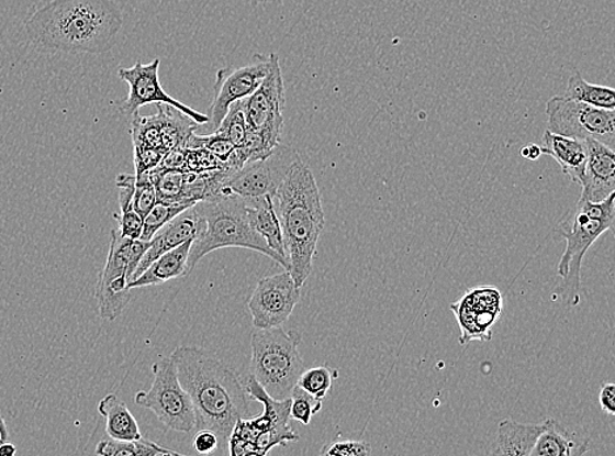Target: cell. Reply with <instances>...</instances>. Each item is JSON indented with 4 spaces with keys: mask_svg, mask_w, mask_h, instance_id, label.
Returning a JSON list of instances; mask_svg holds the SVG:
<instances>
[{
    "mask_svg": "<svg viewBox=\"0 0 615 456\" xmlns=\"http://www.w3.org/2000/svg\"><path fill=\"white\" fill-rule=\"evenodd\" d=\"M550 420L543 424H518L515 420L505 419L500 422L496 438L493 441L491 455L527 456L536 446Z\"/></svg>",
    "mask_w": 615,
    "mask_h": 456,
    "instance_id": "19",
    "label": "cell"
},
{
    "mask_svg": "<svg viewBox=\"0 0 615 456\" xmlns=\"http://www.w3.org/2000/svg\"><path fill=\"white\" fill-rule=\"evenodd\" d=\"M277 208L295 285L305 286L316 256L317 241L326 225L320 187L302 159L295 163L276 193Z\"/></svg>",
    "mask_w": 615,
    "mask_h": 456,
    "instance_id": "3",
    "label": "cell"
},
{
    "mask_svg": "<svg viewBox=\"0 0 615 456\" xmlns=\"http://www.w3.org/2000/svg\"><path fill=\"white\" fill-rule=\"evenodd\" d=\"M99 413L105 420V432L118 441H137L142 438L138 422L118 394L105 396L99 402Z\"/></svg>",
    "mask_w": 615,
    "mask_h": 456,
    "instance_id": "24",
    "label": "cell"
},
{
    "mask_svg": "<svg viewBox=\"0 0 615 456\" xmlns=\"http://www.w3.org/2000/svg\"><path fill=\"white\" fill-rule=\"evenodd\" d=\"M160 115L161 147L166 152L186 149L198 123L170 104H157Z\"/></svg>",
    "mask_w": 615,
    "mask_h": 456,
    "instance_id": "25",
    "label": "cell"
},
{
    "mask_svg": "<svg viewBox=\"0 0 615 456\" xmlns=\"http://www.w3.org/2000/svg\"><path fill=\"white\" fill-rule=\"evenodd\" d=\"M300 299L301 288L288 270L261 278L248 301L254 327L272 329L286 324Z\"/></svg>",
    "mask_w": 615,
    "mask_h": 456,
    "instance_id": "14",
    "label": "cell"
},
{
    "mask_svg": "<svg viewBox=\"0 0 615 456\" xmlns=\"http://www.w3.org/2000/svg\"><path fill=\"white\" fill-rule=\"evenodd\" d=\"M586 160L581 177V199L592 203L603 201L615 192V154L611 146L597 140H584Z\"/></svg>",
    "mask_w": 615,
    "mask_h": 456,
    "instance_id": "18",
    "label": "cell"
},
{
    "mask_svg": "<svg viewBox=\"0 0 615 456\" xmlns=\"http://www.w3.org/2000/svg\"><path fill=\"white\" fill-rule=\"evenodd\" d=\"M182 388L195 412V431L211 429L220 438V452L227 448L236 421L249 414V396L234 368L193 346H180L171 354Z\"/></svg>",
    "mask_w": 615,
    "mask_h": 456,
    "instance_id": "2",
    "label": "cell"
},
{
    "mask_svg": "<svg viewBox=\"0 0 615 456\" xmlns=\"http://www.w3.org/2000/svg\"><path fill=\"white\" fill-rule=\"evenodd\" d=\"M249 2L255 4H267L269 2H272V0H249Z\"/></svg>",
    "mask_w": 615,
    "mask_h": 456,
    "instance_id": "44",
    "label": "cell"
},
{
    "mask_svg": "<svg viewBox=\"0 0 615 456\" xmlns=\"http://www.w3.org/2000/svg\"><path fill=\"white\" fill-rule=\"evenodd\" d=\"M339 377L336 370L329 368L328 366H320L313 368H306L305 371L301 374L297 386H300L302 390H305L310 394L315 396L317 399L326 398L331 387H333L334 379Z\"/></svg>",
    "mask_w": 615,
    "mask_h": 456,
    "instance_id": "30",
    "label": "cell"
},
{
    "mask_svg": "<svg viewBox=\"0 0 615 456\" xmlns=\"http://www.w3.org/2000/svg\"><path fill=\"white\" fill-rule=\"evenodd\" d=\"M214 133L230 141L236 149H239L245 144L247 136L245 100H238V102L230 105L226 116L223 118L219 130Z\"/></svg>",
    "mask_w": 615,
    "mask_h": 456,
    "instance_id": "29",
    "label": "cell"
},
{
    "mask_svg": "<svg viewBox=\"0 0 615 456\" xmlns=\"http://www.w3.org/2000/svg\"><path fill=\"white\" fill-rule=\"evenodd\" d=\"M246 204L254 230L266 241L270 251H273L279 254L281 258L288 260L286 244H283L281 221L279 214H277L275 198L268 196L258 199H249L246 200Z\"/></svg>",
    "mask_w": 615,
    "mask_h": 456,
    "instance_id": "21",
    "label": "cell"
},
{
    "mask_svg": "<svg viewBox=\"0 0 615 456\" xmlns=\"http://www.w3.org/2000/svg\"><path fill=\"white\" fill-rule=\"evenodd\" d=\"M147 174L157 191L158 201L176 203V201L187 200L185 199V171L153 169Z\"/></svg>",
    "mask_w": 615,
    "mask_h": 456,
    "instance_id": "27",
    "label": "cell"
},
{
    "mask_svg": "<svg viewBox=\"0 0 615 456\" xmlns=\"http://www.w3.org/2000/svg\"><path fill=\"white\" fill-rule=\"evenodd\" d=\"M590 440L550 420L549 426L539 435L532 456H580L590 452Z\"/></svg>",
    "mask_w": 615,
    "mask_h": 456,
    "instance_id": "23",
    "label": "cell"
},
{
    "mask_svg": "<svg viewBox=\"0 0 615 456\" xmlns=\"http://www.w3.org/2000/svg\"><path fill=\"white\" fill-rule=\"evenodd\" d=\"M519 156L524 157L525 159L537 160L540 156H543V152H540L539 145L532 144L529 146L523 147V149L519 151Z\"/></svg>",
    "mask_w": 615,
    "mask_h": 456,
    "instance_id": "41",
    "label": "cell"
},
{
    "mask_svg": "<svg viewBox=\"0 0 615 456\" xmlns=\"http://www.w3.org/2000/svg\"><path fill=\"white\" fill-rule=\"evenodd\" d=\"M461 327V344L472 340L491 341L492 327L502 316L503 298L496 287H476L451 304Z\"/></svg>",
    "mask_w": 615,
    "mask_h": 456,
    "instance_id": "16",
    "label": "cell"
},
{
    "mask_svg": "<svg viewBox=\"0 0 615 456\" xmlns=\"http://www.w3.org/2000/svg\"><path fill=\"white\" fill-rule=\"evenodd\" d=\"M302 334L281 326L256 329L251 335L249 375L276 400L289 399L301 374L306 370L299 347Z\"/></svg>",
    "mask_w": 615,
    "mask_h": 456,
    "instance_id": "6",
    "label": "cell"
},
{
    "mask_svg": "<svg viewBox=\"0 0 615 456\" xmlns=\"http://www.w3.org/2000/svg\"><path fill=\"white\" fill-rule=\"evenodd\" d=\"M194 451L201 455L220 452V438L211 429H199L193 438Z\"/></svg>",
    "mask_w": 615,
    "mask_h": 456,
    "instance_id": "39",
    "label": "cell"
},
{
    "mask_svg": "<svg viewBox=\"0 0 615 456\" xmlns=\"http://www.w3.org/2000/svg\"><path fill=\"white\" fill-rule=\"evenodd\" d=\"M246 391L249 399L259 401L264 412L256 419H239L233 427L227 442L228 453L232 456L256 455L255 440L261 433L269 432L273 435L279 446L288 442L300 440L299 433L290 427V404L292 400H276L270 398L259 381L253 377L247 378Z\"/></svg>",
    "mask_w": 615,
    "mask_h": 456,
    "instance_id": "8",
    "label": "cell"
},
{
    "mask_svg": "<svg viewBox=\"0 0 615 456\" xmlns=\"http://www.w3.org/2000/svg\"><path fill=\"white\" fill-rule=\"evenodd\" d=\"M0 444H2V440H0Z\"/></svg>",
    "mask_w": 615,
    "mask_h": 456,
    "instance_id": "45",
    "label": "cell"
},
{
    "mask_svg": "<svg viewBox=\"0 0 615 456\" xmlns=\"http://www.w3.org/2000/svg\"><path fill=\"white\" fill-rule=\"evenodd\" d=\"M134 146V167L135 177L152 171L160 164L166 152L159 147H153L144 144H133Z\"/></svg>",
    "mask_w": 615,
    "mask_h": 456,
    "instance_id": "35",
    "label": "cell"
},
{
    "mask_svg": "<svg viewBox=\"0 0 615 456\" xmlns=\"http://www.w3.org/2000/svg\"><path fill=\"white\" fill-rule=\"evenodd\" d=\"M321 454L329 456H368L371 454V446L368 442L337 438L324 446Z\"/></svg>",
    "mask_w": 615,
    "mask_h": 456,
    "instance_id": "36",
    "label": "cell"
},
{
    "mask_svg": "<svg viewBox=\"0 0 615 456\" xmlns=\"http://www.w3.org/2000/svg\"><path fill=\"white\" fill-rule=\"evenodd\" d=\"M150 390L135 393V404L148 409L167 429L175 432L195 431V412L191 398L182 388L175 362L161 358L153 366Z\"/></svg>",
    "mask_w": 615,
    "mask_h": 456,
    "instance_id": "9",
    "label": "cell"
},
{
    "mask_svg": "<svg viewBox=\"0 0 615 456\" xmlns=\"http://www.w3.org/2000/svg\"><path fill=\"white\" fill-rule=\"evenodd\" d=\"M9 438V429H7L5 421L2 418V414H0V440H2V442H7Z\"/></svg>",
    "mask_w": 615,
    "mask_h": 456,
    "instance_id": "43",
    "label": "cell"
},
{
    "mask_svg": "<svg viewBox=\"0 0 615 456\" xmlns=\"http://www.w3.org/2000/svg\"><path fill=\"white\" fill-rule=\"evenodd\" d=\"M148 246L150 241L125 238L119 231L111 232L110 253L94 293L100 319L118 320L131 303L130 283Z\"/></svg>",
    "mask_w": 615,
    "mask_h": 456,
    "instance_id": "7",
    "label": "cell"
},
{
    "mask_svg": "<svg viewBox=\"0 0 615 456\" xmlns=\"http://www.w3.org/2000/svg\"><path fill=\"white\" fill-rule=\"evenodd\" d=\"M272 53L269 56L256 55L254 62L243 67H226L217 73L214 85V99L209 109L208 122L198 124L194 132L205 131V134L214 133L226 116L230 105L245 100L261 85L266 78Z\"/></svg>",
    "mask_w": 615,
    "mask_h": 456,
    "instance_id": "12",
    "label": "cell"
},
{
    "mask_svg": "<svg viewBox=\"0 0 615 456\" xmlns=\"http://www.w3.org/2000/svg\"><path fill=\"white\" fill-rule=\"evenodd\" d=\"M198 207L205 219V230L193 240L189 251L187 277L209 253L226 247L258 252L289 271L288 260L270 251L266 241L254 230L245 199L232 193L217 199L198 201Z\"/></svg>",
    "mask_w": 615,
    "mask_h": 456,
    "instance_id": "4",
    "label": "cell"
},
{
    "mask_svg": "<svg viewBox=\"0 0 615 456\" xmlns=\"http://www.w3.org/2000/svg\"><path fill=\"white\" fill-rule=\"evenodd\" d=\"M204 230L205 219L202 216L198 203L168 221L154 234L150 246L135 268L132 280L137 279L161 254L175 249V247L187 243L189 240L198 238Z\"/></svg>",
    "mask_w": 615,
    "mask_h": 456,
    "instance_id": "17",
    "label": "cell"
},
{
    "mask_svg": "<svg viewBox=\"0 0 615 456\" xmlns=\"http://www.w3.org/2000/svg\"><path fill=\"white\" fill-rule=\"evenodd\" d=\"M159 67L160 59L155 58L152 63H135L134 66L127 67V69L119 70V77L130 86L127 98L119 107L120 112L124 113L127 118H132L138 115L139 109L144 105L164 103L170 104L186 113L193 122L205 124L208 115L194 111L191 107L182 104L178 99L168 96L160 85Z\"/></svg>",
    "mask_w": 615,
    "mask_h": 456,
    "instance_id": "13",
    "label": "cell"
},
{
    "mask_svg": "<svg viewBox=\"0 0 615 456\" xmlns=\"http://www.w3.org/2000/svg\"><path fill=\"white\" fill-rule=\"evenodd\" d=\"M223 163L214 156L213 153L204 149V147H194V149H186L185 171L205 173L222 170Z\"/></svg>",
    "mask_w": 615,
    "mask_h": 456,
    "instance_id": "34",
    "label": "cell"
},
{
    "mask_svg": "<svg viewBox=\"0 0 615 456\" xmlns=\"http://www.w3.org/2000/svg\"><path fill=\"white\" fill-rule=\"evenodd\" d=\"M615 192L603 201L592 203L581 199L574 210L558 226L567 246L559 260L558 275L564 280L567 301L578 305L580 299L581 264L592 245L607 231H614Z\"/></svg>",
    "mask_w": 615,
    "mask_h": 456,
    "instance_id": "5",
    "label": "cell"
},
{
    "mask_svg": "<svg viewBox=\"0 0 615 456\" xmlns=\"http://www.w3.org/2000/svg\"><path fill=\"white\" fill-rule=\"evenodd\" d=\"M192 243L193 240H189L175 249L161 254L137 279L131 281V290L132 288L159 286L168 280L187 277V264Z\"/></svg>",
    "mask_w": 615,
    "mask_h": 456,
    "instance_id": "22",
    "label": "cell"
},
{
    "mask_svg": "<svg viewBox=\"0 0 615 456\" xmlns=\"http://www.w3.org/2000/svg\"><path fill=\"white\" fill-rule=\"evenodd\" d=\"M283 107H286V85H283L279 56L272 53V63L266 78L262 79L258 90L245 99L247 129L266 133L280 143Z\"/></svg>",
    "mask_w": 615,
    "mask_h": 456,
    "instance_id": "15",
    "label": "cell"
},
{
    "mask_svg": "<svg viewBox=\"0 0 615 456\" xmlns=\"http://www.w3.org/2000/svg\"><path fill=\"white\" fill-rule=\"evenodd\" d=\"M290 400H292V404H290V418L300 421L301 424L305 426L310 424L311 419H313L315 414L321 412L323 407L322 399H317L315 396L302 390L300 386L293 388Z\"/></svg>",
    "mask_w": 615,
    "mask_h": 456,
    "instance_id": "32",
    "label": "cell"
},
{
    "mask_svg": "<svg viewBox=\"0 0 615 456\" xmlns=\"http://www.w3.org/2000/svg\"><path fill=\"white\" fill-rule=\"evenodd\" d=\"M157 191H155L154 183L152 179L148 178V174H142V176L135 177L133 197L134 211L137 212L142 219H145L147 213L153 210V207L157 204Z\"/></svg>",
    "mask_w": 615,
    "mask_h": 456,
    "instance_id": "33",
    "label": "cell"
},
{
    "mask_svg": "<svg viewBox=\"0 0 615 456\" xmlns=\"http://www.w3.org/2000/svg\"><path fill=\"white\" fill-rule=\"evenodd\" d=\"M566 98L577 102L597 107L603 110H615V91L612 87L588 82L580 73H573L567 84Z\"/></svg>",
    "mask_w": 615,
    "mask_h": 456,
    "instance_id": "26",
    "label": "cell"
},
{
    "mask_svg": "<svg viewBox=\"0 0 615 456\" xmlns=\"http://www.w3.org/2000/svg\"><path fill=\"white\" fill-rule=\"evenodd\" d=\"M546 116L547 131L571 138L597 140L614 149V110L597 109L563 96L546 103Z\"/></svg>",
    "mask_w": 615,
    "mask_h": 456,
    "instance_id": "10",
    "label": "cell"
},
{
    "mask_svg": "<svg viewBox=\"0 0 615 456\" xmlns=\"http://www.w3.org/2000/svg\"><path fill=\"white\" fill-rule=\"evenodd\" d=\"M16 453V446L10 444L9 441L2 442V444H0V456H13Z\"/></svg>",
    "mask_w": 615,
    "mask_h": 456,
    "instance_id": "42",
    "label": "cell"
},
{
    "mask_svg": "<svg viewBox=\"0 0 615 456\" xmlns=\"http://www.w3.org/2000/svg\"><path fill=\"white\" fill-rule=\"evenodd\" d=\"M301 159L292 146L279 144L268 157L254 160L235 173L225 189V196H238L243 199L273 197L279 191L290 167Z\"/></svg>",
    "mask_w": 615,
    "mask_h": 456,
    "instance_id": "11",
    "label": "cell"
},
{
    "mask_svg": "<svg viewBox=\"0 0 615 456\" xmlns=\"http://www.w3.org/2000/svg\"><path fill=\"white\" fill-rule=\"evenodd\" d=\"M114 219L119 221V232L121 236L131 240H141L142 231H144V219L134 211L133 205L121 210L120 214H114Z\"/></svg>",
    "mask_w": 615,
    "mask_h": 456,
    "instance_id": "37",
    "label": "cell"
},
{
    "mask_svg": "<svg viewBox=\"0 0 615 456\" xmlns=\"http://www.w3.org/2000/svg\"><path fill=\"white\" fill-rule=\"evenodd\" d=\"M194 204L195 201L193 200H181L176 201V203H161V201H157V204L153 207V210L144 219V231H142L141 240L150 241L154 234L161 226L166 225L168 221H171Z\"/></svg>",
    "mask_w": 615,
    "mask_h": 456,
    "instance_id": "28",
    "label": "cell"
},
{
    "mask_svg": "<svg viewBox=\"0 0 615 456\" xmlns=\"http://www.w3.org/2000/svg\"><path fill=\"white\" fill-rule=\"evenodd\" d=\"M131 136L133 144H144L164 149L161 147L159 112L154 116H133Z\"/></svg>",
    "mask_w": 615,
    "mask_h": 456,
    "instance_id": "31",
    "label": "cell"
},
{
    "mask_svg": "<svg viewBox=\"0 0 615 456\" xmlns=\"http://www.w3.org/2000/svg\"><path fill=\"white\" fill-rule=\"evenodd\" d=\"M544 143L540 152L556 159L572 183L580 185L586 160L584 140L566 137L546 130Z\"/></svg>",
    "mask_w": 615,
    "mask_h": 456,
    "instance_id": "20",
    "label": "cell"
},
{
    "mask_svg": "<svg viewBox=\"0 0 615 456\" xmlns=\"http://www.w3.org/2000/svg\"><path fill=\"white\" fill-rule=\"evenodd\" d=\"M599 401L605 414H615V386L613 383H605L601 387Z\"/></svg>",
    "mask_w": 615,
    "mask_h": 456,
    "instance_id": "40",
    "label": "cell"
},
{
    "mask_svg": "<svg viewBox=\"0 0 615 456\" xmlns=\"http://www.w3.org/2000/svg\"><path fill=\"white\" fill-rule=\"evenodd\" d=\"M93 453L101 456H137V444L135 441L113 440L108 435L98 442Z\"/></svg>",
    "mask_w": 615,
    "mask_h": 456,
    "instance_id": "38",
    "label": "cell"
},
{
    "mask_svg": "<svg viewBox=\"0 0 615 456\" xmlns=\"http://www.w3.org/2000/svg\"><path fill=\"white\" fill-rule=\"evenodd\" d=\"M124 15L114 0H52L26 20L33 45L69 55H103L118 43Z\"/></svg>",
    "mask_w": 615,
    "mask_h": 456,
    "instance_id": "1",
    "label": "cell"
}]
</instances>
